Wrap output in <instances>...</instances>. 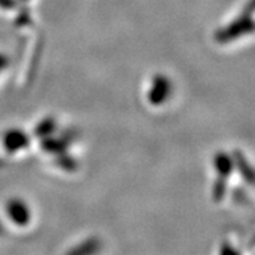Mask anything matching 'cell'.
Returning a JSON list of instances; mask_svg holds the SVG:
<instances>
[{
  "label": "cell",
  "mask_w": 255,
  "mask_h": 255,
  "mask_svg": "<svg viewBox=\"0 0 255 255\" xmlns=\"http://www.w3.org/2000/svg\"><path fill=\"white\" fill-rule=\"evenodd\" d=\"M253 18L252 16H241L237 20H233L229 25L220 29L216 33V40L219 43H229L233 40L239 39L242 35L250 34L253 31Z\"/></svg>",
  "instance_id": "cell-1"
},
{
  "label": "cell",
  "mask_w": 255,
  "mask_h": 255,
  "mask_svg": "<svg viewBox=\"0 0 255 255\" xmlns=\"http://www.w3.org/2000/svg\"><path fill=\"white\" fill-rule=\"evenodd\" d=\"M172 94V82L164 74H156L152 78L147 91V102L155 107L164 104Z\"/></svg>",
  "instance_id": "cell-2"
},
{
  "label": "cell",
  "mask_w": 255,
  "mask_h": 255,
  "mask_svg": "<svg viewBox=\"0 0 255 255\" xmlns=\"http://www.w3.org/2000/svg\"><path fill=\"white\" fill-rule=\"evenodd\" d=\"M5 211L9 220L17 227H26L31 220L30 207L20 198H12L5 205Z\"/></svg>",
  "instance_id": "cell-3"
},
{
  "label": "cell",
  "mask_w": 255,
  "mask_h": 255,
  "mask_svg": "<svg viewBox=\"0 0 255 255\" xmlns=\"http://www.w3.org/2000/svg\"><path fill=\"white\" fill-rule=\"evenodd\" d=\"M3 146L8 152H18L29 146V135L21 129H9L3 135Z\"/></svg>",
  "instance_id": "cell-4"
},
{
  "label": "cell",
  "mask_w": 255,
  "mask_h": 255,
  "mask_svg": "<svg viewBox=\"0 0 255 255\" xmlns=\"http://www.w3.org/2000/svg\"><path fill=\"white\" fill-rule=\"evenodd\" d=\"M214 167H215L216 172H218V178H222V180H225V181H228V178L231 177V175L236 169L233 158L229 156L228 154H224V152H219V154L215 155Z\"/></svg>",
  "instance_id": "cell-5"
},
{
  "label": "cell",
  "mask_w": 255,
  "mask_h": 255,
  "mask_svg": "<svg viewBox=\"0 0 255 255\" xmlns=\"http://www.w3.org/2000/svg\"><path fill=\"white\" fill-rule=\"evenodd\" d=\"M102 250V241L98 237L84 240L78 245L72 248L65 255H97Z\"/></svg>",
  "instance_id": "cell-6"
},
{
  "label": "cell",
  "mask_w": 255,
  "mask_h": 255,
  "mask_svg": "<svg viewBox=\"0 0 255 255\" xmlns=\"http://www.w3.org/2000/svg\"><path fill=\"white\" fill-rule=\"evenodd\" d=\"M233 163H235V168H237L241 173V176L245 180H248L249 184H253L254 181V175H253V168L252 165L249 164L248 159L245 156H242V154L240 151H237L236 154H233Z\"/></svg>",
  "instance_id": "cell-7"
},
{
  "label": "cell",
  "mask_w": 255,
  "mask_h": 255,
  "mask_svg": "<svg viewBox=\"0 0 255 255\" xmlns=\"http://www.w3.org/2000/svg\"><path fill=\"white\" fill-rule=\"evenodd\" d=\"M42 147L46 151H50L52 154H64V151L67 150L68 143L63 138H54V137H46L43 138L42 142Z\"/></svg>",
  "instance_id": "cell-8"
},
{
  "label": "cell",
  "mask_w": 255,
  "mask_h": 255,
  "mask_svg": "<svg viewBox=\"0 0 255 255\" xmlns=\"http://www.w3.org/2000/svg\"><path fill=\"white\" fill-rule=\"evenodd\" d=\"M55 128H56V123H55L54 119H44V120L40 121L39 124L35 127V135H38L40 138L50 137L54 133Z\"/></svg>",
  "instance_id": "cell-9"
},
{
  "label": "cell",
  "mask_w": 255,
  "mask_h": 255,
  "mask_svg": "<svg viewBox=\"0 0 255 255\" xmlns=\"http://www.w3.org/2000/svg\"><path fill=\"white\" fill-rule=\"evenodd\" d=\"M219 255H242L241 253L232 246L228 242H223L222 246H220V250H219Z\"/></svg>",
  "instance_id": "cell-10"
},
{
  "label": "cell",
  "mask_w": 255,
  "mask_h": 255,
  "mask_svg": "<svg viewBox=\"0 0 255 255\" xmlns=\"http://www.w3.org/2000/svg\"><path fill=\"white\" fill-rule=\"evenodd\" d=\"M8 65V57L0 52V72L4 71V68Z\"/></svg>",
  "instance_id": "cell-11"
},
{
  "label": "cell",
  "mask_w": 255,
  "mask_h": 255,
  "mask_svg": "<svg viewBox=\"0 0 255 255\" xmlns=\"http://www.w3.org/2000/svg\"><path fill=\"white\" fill-rule=\"evenodd\" d=\"M3 232H4L3 224H1V222H0V235H3Z\"/></svg>",
  "instance_id": "cell-12"
}]
</instances>
